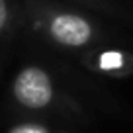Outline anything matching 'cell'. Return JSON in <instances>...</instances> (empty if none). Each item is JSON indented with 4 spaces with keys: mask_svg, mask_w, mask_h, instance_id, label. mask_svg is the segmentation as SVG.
<instances>
[{
    "mask_svg": "<svg viewBox=\"0 0 133 133\" xmlns=\"http://www.w3.org/2000/svg\"><path fill=\"white\" fill-rule=\"evenodd\" d=\"M31 24L33 29L43 33L51 43L66 49H84L98 37V28L86 16L71 10L33 6Z\"/></svg>",
    "mask_w": 133,
    "mask_h": 133,
    "instance_id": "1",
    "label": "cell"
},
{
    "mask_svg": "<svg viewBox=\"0 0 133 133\" xmlns=\"http://www.w3.org/2000/svg\"><path fill=\"white\" fill-rule=\"evenodd\" d=\"M12 94L20 106L28 110H45L55 98V86L49 72L41 66H24L16 75Z\"/></svg>",
    "mask_w": 133,
    "mask_h": 133,
    "instance_id": "2",
    "label": "cell"
},
{
    "mask_svg": "<svg viewBox=\"0 0 133 133\" xmlns=\"http://www.w3.org/2000/svg\"><path fill=\"white\" fill-rule=\"evenodd\" d=\"M84 65L94 72L108 76H133V53L119 49H102L84 57Z\"/></svg>",
    "mask_w": 133,
    "mask_h": 133,
    "instance_id": "3",
    "label": "cell"
},
{
    "mask_svg": "<svg viewBox=\"0 0 133 133\" xmlns=\"http://www.w3.org/2000/svg\"><path fill=\"white\" fill-rule=\"evenodd\" d=\"M8 133H53L49 127L37 123V121H25V123H18L10 129Z\"/></svg>",
    "mask_w": 133,
    "mask_h": 133,
    "instance_id": "4",
    "label": "cell"
},
{
    "mask_svg": "<svg viewBox=\"0 0 133 133\" xmlns=\"http://www.w3.org/2000/svg\"><path fill=\"white\" fill-rule=\"evenodd\" d=\"M12 20V10H10L8 0H0V33L6 31Z\"/></svg>",
    "mask_w": 133,
    "mask_h": 133,
    "instance_id": "5",
    "label": "cell"
}]
</instances>
